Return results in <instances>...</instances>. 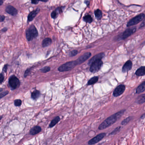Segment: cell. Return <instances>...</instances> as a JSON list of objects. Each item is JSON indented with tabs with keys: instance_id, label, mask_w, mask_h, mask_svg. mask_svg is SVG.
Listing matches in <instances>:
<instances>
[{
	"instance_id": "obj_36",
	"label": "cell",
	"mask_w": 145,
	"mask_h": 145,
	"mask_svg": "<svg viewBox=\"0 0 145 145\" xmlns=\"http://www.w3.org/2000/svg\"><path fill=\"white\" fill-rule=\"evenodd\" d=\"M145 26V19L144 20V21L142 22L141 24H140V28H142L144 26Z\"/></svg>"
},
{
	"instance_id": "obj_30",
	"label": "cell",
	"mask_w": 145,
	"mask_h": 145,
	"mask_svg": "<svg viewBox=\"0 0 145 145\" xmlns=\"http://www.w3.org/2000/svg\"><path fill=\"white\" fill-rule=\"evenodd\" d=\"M4 80V76L3 73H0V83L3 82Z\"/></svg>"
},
{
	"instance_id": "obj_19",
	"label": "cell",
	"mask_w": 145,
	"mask_h": 145,
	"mask_svg": "<svg viewBox=\"0 0 145 145\" xmlns=\"http://www.w3.org/2000/svg\"><path fill=\"white\" fill-rule=\"evenodd\" d=\"M137 103L138 104H143L145 102V94L139 96L137 98L136 100Z\"/></svg>"
},
{
	"instance_id": "obj_17",
	"label": "cell",
	"mask_w": 145,
	"mask_h": 145,
	"mask_svg": "<svg viewBox=\"0 0 145 145\" xmlns=\"http://www.w3.org/2000/svg\"><path fill=\"white\" fill-rule=\"evenodd\" d=\"M144 91H145V81L138 86L137 89L136 93L137 94L141 93Z\"/></svg>"
},
{
	"instance_id": "obj_26",
	"label": "cell",
	"mask_w": 145,
	"mask_h": 145,
	"mask_svg": "<svg viewBox=\"0 0 145 145\" xmlns=\"http://www.w3.org/2000/svg\"><path fill=\"white\" fill-rule=\"evenodd\" d=\"M14 104L15 106H19L21 105L22 104V101L21 100H19V99H17V100H15V102H14Z\"/></svg>"
},
{
	"instance_id": "obj_11",
	"label": "cell",
	"mask_w": 145,
	"mask_h": 145,
	"mask_svg": "<svg viewBox=\"0 0 145 145\" xmlns=\"http://www.w3.org/2000/svg\"><path fill=\"white\" fill-rule=\"evenodd\" d=\"M5 11L8 14L12 16H16L18 13L17 9L11 5L7 6L6 8Z\"/></svg>"
},
{
	"instance_id": "obj_9",
	"label": "cell",
	"mask_w": 145,
	"mask_h": 145,
	"mask_svg": "<svg viewBox=\"0 0 145 145\" xmlns=\"http://www.w3.org/2000/svg\"><path fill=\"white\" fill-rule=\"evenodd\" d=\"M136 27L130 28L126 29L123 33V36H122L123 39H125L128 38L129 37L131 36L136 31Z\"/></svg>"
},
{
	"instance_id": "obj_23",
	"label": "cell",
	"mask_w": 145,
	"mask_h": 145,
	"mask_svg": "<svg viewBox=\"0 0 145 145\" xmlns=\"http://www.w3.org/2000/svg\"><path fill=\"white\" fill-rule=\"evenodd\" d=\"M95 16H96V18L99 19H100L101 17H102V12L101 11V10L98 9H97L95 11Z\"/></svg>"
},
{
	"instance_id": "obj_40",
	"label": "cell",
	"mask_w": 145,
	"mask_h": 145,
	"mask_svg": "<svg viewBox=\"0 0 145 145\" xmlns=\"http://www.w3.org/2000/svg\"><path fill=\"white\" fill-rule=\"evenodd\" d=\"M2 116H0V120L1 119H2Z\"/></svg>"
},
{
	"instance_id": "obj_2",
	"label": "cell",
	"mask_w": 145,
	"mask_h": 145,
	"mask_svg": "<svg viewBox=\"0 0 145 145\" xmlns=\"http://www.w3.org/2000/svg\"><path fill=\"white\" fill-rule=\"evenodd\" d=\"M26 38L29 41H31L34 38H36L38 35V31L35 26L32 25L29 26L26 31Z\"/></svg>"
},
{
	"instance_id": "obj_37",
	"label": "cell",
	"mask_w": 145,
	"mask_h": 145,
	"mask_svg": "<svg viewBox=\"0 0 145 145\" xmlns=\"http://www.w3.org/2000/svg\"><path fill=\"white\" fill-rule=\"evenodd\" d=\"M39 2V1L38 0H32L31 1V3L32 4H37Z\"/></svg>"
},
{
	"instance_id": "obj_1",
	"label": "cell",
	"mask_w": 145,
	"mask_h": 145,
	"mask_svg": "<svg viewBox=\"0 0 145 145\" xmlns=\"http://www.w3.org/2000/svg\"><path fill=\"white\" fill-rule=\"evenodd\" d=\"M125 111V110H122L110 116L101 123V124L99 126V129L100 130L104 129L113 124L116 122L118 119H119L123 115Z\"/></svg>"
},
{
	"instance_id": "obj_10",
	"label": "cell",
	"mask_w": 145,
	"mask_h": 145,
	"mask_svg": "<svg viewBox=\"0 0 145 145\" xmlns=\"http://www.w3.org/2000/svg\"><path fill=\"white\" fill-rule=\"evenodd\" d=\"M91 54L90 52H87L86 53L84 54L82 56H81L77 59L76 61L77 65L81 64L82 63L85 61L87 60L90 57H91Z\"/></svg>"
},
{
	"instance_id": "obj_35",
	"label": "cell",
	"mask_w": 145,
	"mask_h": 145,
	"mask_svg": "<svg viewBox=\"0 0 145 145\" xmlns=\"http://www.w3.org/2000/svg\"><path fill=\"white\" fill-rule=\"evenodd\" d=\"M5 16H3V15L0 16V23L4 21L5 20Z\"/></svg>"
},
{
	"instance_id": "obj_38",
	"label": "cell",
	"mask_w": 145,
	"mask_h": 145,
	"mask_svg": "<svg viewBox=\"0 0 145 145\" xmlns=\"http://www.w3.org/2000/svg\"><path fill=\"white\" fill-rule=\"evenodd\" d=\"M7 28H4V29H3L1 30V32H6L7 31Z\"/></svg>"
},
{
	"instance_id": "obj_13",
	"label": "cell",
	"mask_w": 145,
	"mask_h": 145,
	"mask_svg": "<svg viewBox=\"0 0 145 145\" xmlns=\"http://www.w3.org/2000/svg\"><path fill=\"white\" fill-rule=\"evenodd\" d=\"M104 54L103 53L99 54L97 55L94 56V57L92 58L89 61L88 64L91 65L92 63L94 62L95 61H97L98 60H101L103 57H104Z\"/></svg>"
},
{
	"instance_id": "obj_18",
	"label": "cell",
	"mask_w": 145,
	"mask_h": 145,
	"mask_svg": "<svg viewBox=\"0 0 145 145\" xmlns=\"http://www.w3.org/2000/svg\"><path fill=\"white\" fill-rule=\"evenodd\" d=\"M60 118L59 116H57L53 119L51 121V123H50L49 125L50 128H52L53 126H55L57 123L60 121Z\"/></svg>"
},
{
	"instance_id": "obj_8",
	"label": "cell",
	"mask_w": 145,
	"mask_h": 145,
	"mask_svg": "<svg viewBox=\"0 0 145 145\" xmlns=\"http://www.w3.org/2000/svg\"><path fill=\"white\" fill-rule=\"evenodd\" d=\"M126 89L125 85L123 84L120 85L116 87L113 92V95L114 97H118L122 95Z\"/></svg>"
},
{
	"instance_id": "obj_21",
	"label": "cell",
	"mask_w": 145,
	"mask_h": 145,
	"mask_svg": "<svg viewBox=\"0 0 145 145\" xmlns=\"http://www.w3.org/2000/svg\"><path fill=\"white\" fill-rule=\"evenodd\" d=\"M40 95V93L39 91L38 90H35L31 93V97L33 99L36 100L39 97Z\"/></svg>"
},
{
	"instance_id": "obj_33",
	"label": "cell",
	"mask_w": 145,
	"mask_h": 145,
	"mask_svg": "<svg viewBox=\"0 0 145 145\" xmlns=\"http://www.w3.org/2000/svg\"><path fill=\"white\" fill-rule=\"evenodd\" d=\"M78 53L77 50H73V51H72L70 53V55L71 56H74L75 55H76Z\"/></svg>"
},
{
	"instance_id": "obj_12",
	"label": "cell",
	"mask_w": 145,
	"mask_h": 145,
	"mask_svg": "<svg viewBox=\"0 0 145 145\" xmlns=\"http://www.w3.org/2000/svg\"><path fill=\"white\" fill-rule=\"evenodd\" d=\"M132 67V63L131 61L128 60L126 61V63L124 64L122 68V72L123 73L128 72L131 69Z\"/></svg>"
},
{
	"instance_id": "obj_22",
	"label": "cell",
	"mask_w": 145,
	"mask_h": 145,
	"mask_svg": "<svg viewBox=\"0 0 145 145\" xmlns=\"http://www.w3.org/2000/svg\"><path fill=\"white\" fill-rule=\"evenodd\" d=\"M99 80V78L98 77H94L93 78H91V79L89 80L87 84L88 85L94 84L95 83L97 82Z\"/></svg>"
},
{
	"instance_id": "obj_29",
	"label": "cell",
	"mask_w": 145,
	"mask_h": 145,
	"mask_svg": "<svg viewBox=\"0 0 145 145\" xmlns=\"http://www.w3.org/2000/svg\"><path fill=\"white\" fill-rule=\"evenodd\" d=\"M9 93V92L8 91H5V92H2V93H0V99L5 96L6 95H7Z\"/></svg>"
},
{
	"instance_id": "obj_24",
	"label": "cell",
	"mask_w": 145,
	"mask_h": 145,
	"mask_svg": "<svg viewBox=\"0 0 145 145\" xmlns=\"http://www.w3.org/2000/svg\"><path fill=\"white\" fill-rule=\"evenodd\" d=\"M84 21L89 23H91L92 21V17L90 15H87L84 17Z\"/></svg>"
},
{
	"instance_id": "obj_14",
	"label": "cell",
	"mask_w": 145,
	"mask_h": 145,
	"mask_svg": "<svg viewBox=\"0 0 145 145\" xmlns=\"http://www.w3.org/2000/svg\"><path fill=\"white\" fill-rule=\"evenodd\" d=\"M39 9H37L29 13L28 17V22H31L34 19V17L37 16V15L39 12Z\"/></svg>"
},
{
	"instance_id": "obj_7",
	"label": "cell",
	"mask_w": 145,
	"mask_h": 145,
	"mask_svg": "<svg viewBox=\"0 0 145 145\" xmlns=\"http://www.w3.org/2000/svg\"><path fill=\"white\" fill-rule=\"evenodd\" d=\"M106 134L105 133H101L99 135H98L94 137V138L91 139L88 142L89 145H94L96 143H97L99 142L102 140L103 138L106 136Z\"/></svg>"
},
{
	"instance_id": "obj_25",
	"label": "cell",
	"mask_w": 145,
	"mask_h": 145,
	"mask_svg": "<svg viewBox=\"0 0 145 145\" xmlns=\"http://www.w3.org/2000/svg\"><path fill=\"white\" fill-rule=\"evenodd\" d=\"M131 119H132V117H128V118H126L124 120L121 122V124L122 125H126V124H127V123H129Z\"/></svg>"
},
{
	"instance_id": "obj_41",
	"label": "cell",
	"mask_w": 145,
	"mask_h": 145,
	"mask_svg": "<svg viewBox=\"0 0 145 145\" xmlns=\"http://www.w3.org/2000/svg\"><path fill=\"white\" fill-rule=\"evenodd\" d=\"M31 145V144H30V145Z\"/></svg>"
},
{
	"instance_id": "obj_5",
	"label": "cell",
	"mask_w": 145,
	"mask_h": 145,
	"mask_svg": "<svg viewBox=\"0 0 145 145\" xmlns=\"http://www.w3.org/2000/svg\"><path fill=\"white\" fill-rule=\"evenodd\" d=\"M9 86L12 89H15L20 86L21 83L17 77L13 75L9 78Z\"/></svg>"
},
{
	"instance_id": "obj_16",
	"label": "cell",
	"mask_w": 145,
	"mask_h": 145,
	"mask_svg": "<svg viewBox=\"0 0 145 145\" xmlns=\"http://www.w3.org/2000/svg\"><path fill=\"white\" fill-rule=\"evenodd\" d=\"M135 74L137 76H143L145 75V66H141L137 70Z\"/></svg>"
},
{
	"instance_id": "obj_27",
	"label": "cell",
	"mask_w": 145,
	"mask_h": 145,
	"mask_svg": "<svg viewBox=\"0 0 145 145\" xmlns=\"http://www.w3.org/2000/svg\"><path fill=\"white\" fill-rule=\"evenodd\" d=\"M50 70V68L48 66H46V67H45L43 68L42 69H40V71H41V72H48Z\"/></svg>"
},
{
	"instance_id": "obj_32",
	"label": "cell",
	"mask_w": 145,
	"mask_h": 145,
	"mask_svg": "<svg viewBox=\"0 0 145 145\" xmlns=\"http://www.w3.org/2000/svg\"><path fill=\"white\" fill-rule=\"evenodd\" d=\"M30 72H31V70H30V69H27V70L25 71V73H24V77L26 78V77L28 75H29V74H30Z\"/></svg>"
},
{
	"instance_id": "obj_15",
	"label": "cell",
	"mask_w": 145,
	"mask_h": 145,
	"mask_svg": "<svg viewBox=\"0 0 145 145\" xmlns=\"http://www.w3.org/2000/svg\"><path fill=\"white\" fill-rule=\"evenodd\" d=\"M41 131V128L40 126H34L33 127L30 131V134L31 135H37L38 133L40 132Z\"/></svg>"
},
{
	"instance_id": "obj_34",
	"label": "cell",
	"mask_w": 145,
	"mask_h": 145,
	"mask_svg": "<svg viewBox=\"0 0 145 145\" xmlns=\"http://www.w3.org/2000/svg\"><path fill=\"white\" fill-rule=\"evenodd\" d=\"M8 64H5L4 66L3 69V71L4 72H6L7 71V68H8Z\"/></svg>"
},
{
	"instance_id": "obj_4",
	"label": "cell",
	"mask_w": 145,
	"mask_h": 145,
	"mask_svg": "<svg viewBox=\"0 0 145 145\" xmlns=\"http://www.w3.org/2000/svg\"><path fill=\"white\" fill-rule=\"evenodd\" d=\"M145 14L143 13H141L140 15L137 16H136L133 17V18L131 19L128 22L127 24V26L129 27L131 26L136 25L140 21H143V19L145 18Z\"/></svg>"
},
{
	"instance_id": "obj_20",
	"label": "cell",
	"mask_w": 145,
	"mask_h": 145,
	"mask_svg": "<svg viewBox=\"0 0 145 145\" xmlns=\"http://www.w3.org/2000/svg\"><path fill=\"white\" fill-rule=\"evenodd\" d=\"M52 43V40L50 38H46L43 40L42 43V45L43 47H48L49 45H50Z\"/></svg>"
},
{
	"instance_id": "obj_6",
	"label": "cell",
	"mask_w": 145,
	"mask_h": 145,
	"mask_svg": "<svg viewBox=\"0 0 145 145\" xmlns=\"http://www.w3.org/2000/svg\"><path fill=\"white\" fill-rule=\"evenodd\" d=\"M103 62L101 60H98L92 63L91 65L90 70L92 72L95 73L99 71L102 66Z\"/></svg>"
},
{
	"instance_id": "obj_28",
	"label": "cell",
	"mask_w": 145,
	"mask_h": 145,
	"mask_svg": "<svg viewBox=\"0 0 145 145\" xmlns=\"http://www.w3.org/2000/svg\"><path fill=\"white\" fill-rule=\"evenodd\" d=\"M120 128H121V127H117V128H116V129H115L114 131H112L109 135H115V134H116V133H118V132L120 130Z\"/></svg>"
},
{
	"instance_id": "obj_39",
	"label": "cell",
	"mask_w": 145,
	"mask_h": 145,
	"mask_svg": "<svg viewBox=\"0 0 145 145\" xmlns=\"http://www.w3.org/2000/svg\"><path fill=\"white\" fill-rule=\"evenodd\" d=\"M4 1L3 0H0V6L2 5V4H3Z\"/></svg>"
},
{
	"instance_id": "obj_3",
	"label": "cell",
	"mask_w": 145,
	"mask_h": 145,
	"mask_svg": "<svg viewBox=\"0 0 145 145\" xmlns=\"http://www.w3.org/2000/svg\"><path fill=\"white\" fill-rule=\"evenodd\" d=\"M76 61H70L62 65L59 68L58 70L60 72H65L69 71L73 69L76 65H77Z\"/></svg>"
},
{
	"instance_id": "obj_31",
	"label": "cell",
	"mask_w": 145,
	"mask_h": 145,
	"mask_svg": "<svg viewBox=\"0 0 145 145\" xmlns=\"http://www.w3.org/2000/svg\"><path fill=\"white\" fill-rule=\"evenodd\" d=\"M51 17H52L53 19L56 18L57 16V13H56V11H53V12H52L51 15Z\"/></svg>"
}]
</instances>
